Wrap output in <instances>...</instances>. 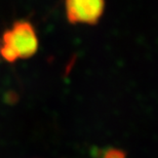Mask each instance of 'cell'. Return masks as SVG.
I'll list each match as a JSON object with an SVG mask.
<instances>
[{"label": "cell", "instance_id": "1", "mask_svg": "<svg viewBox=\"0 0 158 158\" xmlns=\"http://www.w3.org/2000/svg\"><path fill=\"white\" fill-rule=\"evenodd\" d=\"M39 40L35 28L27 21H18L3 33L0 56L9 63L30 59L38 50Z\"/></svg>", "mask_w": 158, "mask_h": 158}, {"label": "cell", "instance_id": "2", "mask_svg": "<svg viewBox=\"0 0 158 158\" xmlns=\"http://www.w3.org/2000/svg\"><path fill=\"white\" fill-rule=\"evenodd\" d=\"M106 0H65V9L71 24L94 25L102 17Z\"/></svg>", "mask_w": 158, "mask_h": 158}]
</instances>
